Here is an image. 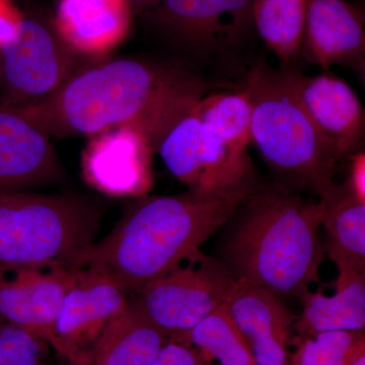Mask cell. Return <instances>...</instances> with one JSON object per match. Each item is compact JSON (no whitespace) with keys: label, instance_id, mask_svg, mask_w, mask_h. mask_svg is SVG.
I'll use <instances>...</instances> for the list:
<instances>
[{"label":"cell","instance_id":"cell-1","mask_svg":"<svg viewBox=\"0 0 365 365\" xmlns=\"http://www.w3.org/2000/svg\"><path fill=\"white\" fill-rule=\"evenodd\" d=\"M208 91L206 79L181 66L122 58L76 71L51 97L14 108L49 137L90 138L130 126L157 151L163 136Z\"/></svg>","mask_w":365,"mask_h":365},{"label":"cell","instance_id":"cell-2","mask_svg":"<svg viewBox=\"0 0 365 365\" xmlns=\"http://www.w3.org/2000/svg\"><path fill=\"white\" fill-rule=\"evenodd\" d=\"M143 196L125 207L111 232L83 252L72 269L104 276L128 297L181 265L225 227L256 188Z\"/></svg>","mask_w":365,"mask_h":365},{"label":"cell","instance_id":"cell-3","mask_svg":"<svg viewBox=\"0 0 365 365\" xmlns=\"http://www.w3.org/2000/svg\"><path fill=\"white\" fill-rule=\"evenodd\" d=\"M319 202L284 187H258L228 220L225 267L237 280L279 297H302L318 282L325 251Z\"/></svg>","mask_w":365,"mask_h":365},{"label":"cell","instance_id":"cell-4","mask_svg":"<svg viewBox=\"0 0 365 365\" xmlns=\"http://www.w3.org/2000/svg\"><path fill=\"white\" fill-rule=\"evenodd\" d=\"M295 71L261 66L247 90L252 101L251 141L276 173L319 197L334 186L341 158L316 128L297 93Z\"/></svg>","mask_w":365,"mask_h":365},{"label":"cell","instance_id":"cell-5","mask_svg":"<svg viewBox=\"0 0 365 365\" xmlns=\"http://www.w3.org/2000/svg\"><path fill=\"white\" fill-rule=\"evenodd\" d=\"M102 209L76 194L0 190V263L71 268L96 242Z\"/></svg>","mask_w":365,"mask_h":365},{"label":"cell","instance_id":"cell-6","mask_svg":"<svg viewBox=\"0 0 365 365\" xmlns=\"http://www.w3.org/2000/svg\"><path fill=\"white\" fill-rule=\"evenodd\" d=\"M237 279L222 262L195 252L129 297V306L169 340H179L222 306Z\"/></svg>","mask_w":365,"mask_h":365},{"label":"cell","instance_id":"cell-7","mask_svg":"<svg viewBox=\"0 0 365 365\" xmlns=\"http://www.w3.org/2000/svg\"><path fill=\"white\" fill-rule=\"evenodd\" d=\"M155 153L196 193H220L256 181L249 153L235 150L191 113L168 131Z\"/></svg>","mask_w":365,"mask_h":365},{"label":"cell","instance_id":"cell-8","mask_svg":"<svg viewBox=\"0 0 365 365\" xmlns=\"http://www.w3.org/2000/svg\"><path fill=\"white\" fill-rule=\"evenodd\" d=\"M76 53L44 24L23 19L0 51L2 105L21 107L51 97L76 72Z\"/></svg>","mask_w":365,"mask_h":365},{"label":"cell","instance_id":"cell-9","mask_svg":"<svg viewBox=\"0 0 365 365\" xmlns=\"http://www.w3.org/2000/svg\"><path fill=\"white\" fill-rule=\"evenodd\" d=\"M128 304V295L111 280L76 269V278L60 307L50 344L68 364H90L106 329Z\"/></svg>","mask_w":365,"mask_h":365},{"label":"cell","instance_id":"cell-10","mask_svg":"<svg viewBox=\"0 0 365 365\" xmlns=\"http://www.w3.org/2000/svg\"><path fill=\"white\" fill-rule=\"evenodd\" d=\"M254 0H163L150 11L153 23L177 44L210 54L248 38Z\"/></svg>","mask_w":365,"mask_h":365},{"label":"cell","instance_id":"cell-11","mask_svg":"<svg viewBox=\"0 0 365 365\" xmlns=\"http://www.w3.org/2000/svg\"><path fill=\"white\" fill-rule=\"evenodd\" d=\"M155 148L130 126L114 127L88 138L81 172L86 184L114 198H140L153 188Z\"/></svg>","mask_w":365,"mask_h":365},{"label":"cell","instance_id":"cell-12","mask_svg":"<svg viewBox=\"0 0 365 365\" xmlns=\"http://www.w3.org/2000/svg\"><path fill=\"white\" fill-rule=\"evenodd\" d=\"M76 278L66 266L0 263V322L50 343L62 302Z\"/></svg>","mask_w":365,"mask_h":365},{"label":"cell","instance_id":"cell-13","mask_svg":"<svg viewBox=\"0 0 365 365\" xmlns=\"http://www.w3.org/2000/svg\"><path fill=\"white\" fill-rule=\"evenodd\" d=\"M225 304L256 365H294L289 345L297 317L279 297L237 280Z\"/></svg>","mask_w":365,"mask_h":365},{"label":"cell","instance_id":"cell-14","mask_svg":"<svg viewBox=\"0 0 365 365\" xmlns=\"http://www.w3.org/2000/svg\"><path fill=\"white\" fill-rule=\"evenodd\" d=\"M297 93L321 135L340 157L361 151L365 114L355 91L344 79L324 73H294Z\"/></svg>","mask_w":365,"mask_h":365},{"label":"cell","instance_id":"cell-15","mask_svg":"<svg viewBox=\"0 0 365 365\" xmlns=\"http://www.w3.org/2000/svg\"><path fill=\"white\" fill-rule=\"evenodd\" d=\"M62 176L50 137L14 107L0 105V190L37 188Z\"/></svg>","mask_w":365,"mask_h":365},{"label":"cell","instance_id":"cell-16","mask_svg":"<svg viewBox=\"0 0 365 365\" xmlns=\"http://www.w3.org/2000/svg\"><path fill=\"white\" fill-rule=\"evenodd\" d=\"M302 54L323 69L342 66L364 73L362 16L344 0H309Z\"/></svg>","mask_w":365,"mask_h":365},{"label":"cell","instance_id":"cell-17","mask_svg":"<svg viewBox=\"0 0 365 365\" xmlns=\"http://www.w3.org/2000/svg\"><path fill=\"white\" fill-rule=\"evenodd\" d=\"M132 14L126 0H60L55 25L76 54L104 56L126 39Z\"/></svg>","mask_w":365,"mask_h":365},{"label":"cell","instance_id":"cell-18","mask_svg":"<svg viewBox=\"0 0 365 365\" xmlns=\"http://www.w3.org/2000/svg\"><path fill=\"white\" fill-rule=\"evenodd\" d=\"M336 292L332 295L307 290L300 300L302 314L295 322L300 337L334 331H364V274L338 269Z\"/></svg>","mask_w":365,"mask_h":365},{"label":"cell","instance_id":"cell-19","mask_svg":"<svg viewBox=\"0 0 365 365\" xmlns=\"http://www.w3.org/2000/svg\"><path fill=\"white\" fill-rule=\"evenodd\" d=\"M322 225L328 234L327 253L338 269L365 271V203L347 186L334 185L319 197Z\"/></svg>","mask_w":365,"mask_h":365},{"label":"cell","instance_id":"cell-20","mask_svg":"<svg viewBox=\"0 0 365 365\" xmlns=\"http://www.w3.org/2000/svg\"><path fill=\"white\" fill-rule=\"evenodd\" d=\"M167 336L128 304L108 326L91 354V365H151Z\"/></svg>","mask_w":365,"mask_h":365},{"label":"cell","instance_id":"cell-21","mask_svg":"<svg viewBox=\"0 0 365 365\" xmlns=\"http://www.w3.org/2000/svg\"><path fill=\"white\" fill-rule=\"evenodd\" d=\"M307 6L309 0H254V26L282 61L302 54Z\"/></svg>","mask_w":365,"mask_h":365},{"label":"cell","instance_id":"cell-22","mask_svg":"<svg viewBox=\"0 0 365 365\" xmlns=\"http://www.w3.org/2000/svg\"><path fill=\"white\" fill-rule=\"evenodd\" d=\"M191 114L207 125L235 150L248 153L251 143L252 101L249 91L217 93L201 98Z\"/></svg>","mask_w":365,"mask_h":365},{"label":"cell","instance_id":"cell-23","mask_svg":"<svg viewBox=\"0 0 365 365\" xmlns=\"http://www.w3.org/2000/svg\"><path fill=\"white\" fill-rule=\"evenodd\" d=\"M176 341L194 346L220 365H256L225 304Z\"/></svg>","mask_w":365,"mask_h":365},{"label":"cell","instance_id":"cell-24","mask_svg":"<svg viewBox=\"0 0 365 365\" xmlns=\"http://www.w3.org/2000/svg\"><path fill=\"white\" fill-rule=\"evenodd\" d=\"M365 351L364 331H334L299 338L294 365H351Z\"/></svg>","mask_w":365,"mask_h":365},{"label":"cell","instance_id":"cell-25","mask_svg":"<svg viewBox=\"0 0 365 365\" xmlns=\"http://www.w3.org/2000/svg\"><path fill=\"white\" fill-rule=\"evenodd\" d=\"M53 353L48 341L0 322V365H53Z\"/></svg>","mask_w":365,"mask_h":365},{"label":"cell","instance_id":"cell-26","mask_svg":"<svg viewBox=\"0 0 365 365\" xmlns=\"http://www.w3.org/2000/svg\"><path fill=\"white\" fill-rule=\"evenodd\" d=\"M151 365H213V362L194 346L169 340Z\"/></svg>","mask_w":365,"mask_h":365},{"label":"cell","instance_id":"cell-27","mask_svg":"<svg viewBox=\"0 0 365 365\" xmlns=\"http://www.w3.org/2000/svg\"><path fill=\"white\" fill-rule=\"evenodd\" d=\"M23 19L16 6L7 0H0V51L14 39Z\"/></svg>","mask_w":365,"mask_h":365},{"label":"cell","instance_id":"cell-28","mask_svg":"<svg viewBox=\"0 0 365 365\" xmlns=\"http://www.w3.org/2000/svg\"><path fill=\"white\" fill-rule=\"evenodd\" d=\"M349 157L351 163L349 179L346 182V186L353 195L365 203V153L364 151H359L352 153Z\"/></svg>","mask_w":365,"mask_h":365},{"label":"cell","instance_id":"cell-29","mask_svg":"<svg viewBox=\"0 0 365 365\" xmlns=\"http://www.w3.org/2000/svg\"><path fill=\"white\" fill-rule=\"evenodd\" d=\"M132 11H150L157 7L163 0H126Z\"/></svg>","mask_w":365,"mask_h":365},{"label":"cell","instance_id":"cell-30","mask_svg":"<svg viewBox=\"0 0 365 365\" xmlns=\"http://www.w3.org/2000/svg\"><path fill=\"white\" fill-rule=\"evenodd\" d=\"M351 365H365V351L360 353Z\"/></svg>","mask_w":365,"mask_h":365},{"label":"cell","instance_id":"cell-31","mask_svg":"<svg viewBox=\"0 0 365 365\" xmlns=\"http://www.w3.org/2000/svg\"><path fill=\"white\" fill-rule=\"evenodd\" d=\"M71 365V364H69ZM78 365H91V364H78Z\"/></svg>","mask_w":365,"mask_h":365}]
</instances>
